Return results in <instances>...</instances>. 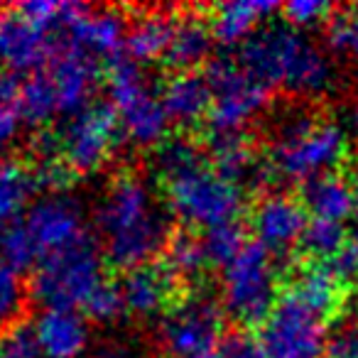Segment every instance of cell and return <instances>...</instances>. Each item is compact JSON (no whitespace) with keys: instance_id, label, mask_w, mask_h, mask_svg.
<instances>
[{"instance_id":"cell-1","label":"cell","mask_w":358,"mask_h":358,"mask_svg":"<svg viewBox=\"0 0 358 358\" xmlns=\"http://www.w3.org/2000/svg\"><path fill=\"white\" fill-rule=\"evenodd\" d=\"M155 172L164 187L167 211L196 231L238 221L245 189L219 172L192 140L169 138L155 150Z\"/></svg>"},{"instance_id":"cell-2","label":"cell","mask_w":358,"mask_h":358,"mask_svg":"<svg viewBox=\"0 0 358 358\" xmlns=\"http://www.w3.org/2000/svg\"><path fill=\"white\" fill-rule=\"evenodd\" d=\"M101 253L120 270L150 265L169 243V211L143 177L120 174L94 211Z\"/></svg>"},{"instance_id":"cell-3","label":"cell","mask_w":358,"mask_h":358,"mask_svg":"<svg viewBox=\"0 0 358 358\" xmlns=\"http://www.w3.org/2000/svg\"><path fill=\"white\" fill-rule=\"evenodd\" d=\"M343 285L327 265H309L282 289L260 324V343L270 358H324L331 343V322L341 307Z\"/></svg>"},{"instance_id":"cell-4","label":"cell","mask_w":358,"mask_h":358,"mask_svg":"<svg viewBox=\"0 0 358 358\" xmlns=\"http://www.w3.org/2000/svg\"><path fill=\"white\" fill-rule=\"evenodd\" d=\"M238 64L268 89L317 99L334 86V62L324 47L289 25H265L238 50Z\"/></svg>"},{"instance_id":"cell-5","label":"cell","mask_w":358,"mask_h":358,"mask_svg":"<svg viewBox=\"0 0 358 358\" xmlns=\"http://www.w3.org/2000/svg\"><path fill=\"white\" fill-rule=\"evenodd\" d=\"M348 150V133L338 120L294 113L280 120L270 140L268 167L285 182L309 185L331 174Z\"/></svg>"},{"instance_id":"cell-6","label":"cell","mask_w":358,"mask_h":358,"mask_svg":"<svg viewBox=\"0 0 358 358\" xmlns=\"http://www.w3.org/2000/svg\"><path fill=\"white\" fill-rule=\"evenodd\" d=\"M106 258L91 236L45 258L35 268L30 292L45 309L84 312L86 302L106 282Z\"/></svg>"},{"instance_id":"cell-7","label":"cell","mask_w":358,"mask_h":358,"mask_svg":"<svg viewBox=\"0 0 358 358\" xmlns=\"http://www.w3.org/2000/svg\"><path fill=\"white\" fill-rule=\"evenodd\" d=\"M106 89L110 99L108 106L113 108L120 133L128 143L155 150L167 143L172 120L164 110L159 91H155L148 74L135 62L128 57L110 62Z\"/></svg>"},{"instance_id":"cell-8","label":"cell","mask_w":358,"mask_h":358,"mask_svg":"<svg viewBox=\"0 0 358 358\" xmlns=\"http://www.w3.org/2000/svg\"><path fill=\"white\" fill-rule=\"evenodd\" d=\"M278 255L248 243L226 268H221L219 304L224 314L245 327H260L280 299Z\"/></svg>"},{"instance_id":"cell-9","label":"cell","mask_w":358,"mask_h":358,"mask_svg":"<svg viewBox=\"0 0 358 358\" xmlns=\"http://www.w3.org/2000/svg\"><path fill=\"white\" fill-rule=\"evenodd\" d=\"M40 155H52L69 174H94L113 159L120 145V125L113 108L94 103L64 120L57 133L45 135Z\"/></svg>"},{"instance_id":"cell-10","label":"cell","mask_w":358,"mask_h":358,"mask_svg":"<svg viewBox=\"0 0 358 358\" xmlns=\"http://www.w3.org/2000/svg\"><path fill=\"white\" fill-rule=\"evenodd\" d=\"M224 336V309L204 292L185 294L157 322V343L167 358H194L216 351Z\"/></svg>"},{"instance_id":"cell-11","label":"cell","mask_w":358,"mask_h":358,"mask_svg":"<svg viewBox=\"0 0 358 358\" xmlns=\"http://www.w3.org/2000/svg\"><path fill=\"white\" fill-rule=\"evenodd\" d=\"M206 79L214 91L209 125L214 135L245 133L270 103V89L248 74L238 59H219L209 66Z\"/></svg>"},{"instance_id":"cell-12","label":"cell","mask_w":358,"mask_h":358,"mask_svg":"<svg viewBox=\"0 0 358 358\" xmlns=\"http://www.w3.org/2000/svg\"><path fill=\"white\" fill-rule=\"evenodd\" d=\"M40 71L45 76L52 99H55L59 118L66 120L94 106V96L101 86V69L96 57L86 55L66 42L64 47L59 45L55 57Z\"/></svg>"},{"instance_id":"cell-13","label":"cell","mask_w":358,"mask_h":358,"mask_svg":"<svg viewBox=\"0 0 358 358\" xmlns=\"http://www.w3.org/2000/svg\"><path fill=\"white\" fill-rule=\"evenodd\" d=\"M20 224L25 226L42 260L89 236L84 209L79 206V201L66 194H45L35 199Z\"/></svg>"},{"instance_id":"cell-14","label":"cell","mask_w":358,"mask_h":358,"mask_svg":"<svg viewBox=\"0 0 358 358\" xmlns=\"http://www.w3.org/2000/svg\"><path fill=\"white\" fill-rule=\"evenodd\" d=\"M59 50L55 32L22 15L20 8L0 10V64L10 74H35Z\"/></svg>"},{"instance_id":"cell-15","label":"cell","mask_w":358,"mask_h":358,"mask_svg":"<svg viewBox=\"0 0 358 358\" xmlns=\"http://www.w3.org/2000/svg\"><path fill=\"white\" fill-rule=\"evenodd\" d=\"M307 226L309 214L302 199L282 192L265 194L250 214V231L255 236V243L278 258L302 245Z\"/></svg>"},{"instance_id":"cell-16","label":"cell","mask_w":358,"mask_h":358,"mask_svg":"<svg viewBox=\"0 0 358 358\" xmlns=\"http://www.w3.org/2000/svg\"><path fill=\"white\" fill-rule=\"evenodd\" d=\"M69 35V45L86 52L91 57H113L125 47L128 25L125 17L113 8H89L79 3H69L64 27Z\"/></svg>"},{"instance_id":"cell-17","label":"cell","mask_w":358,"mask_h":358,"mask_svg":"<svg viewBox=\"0 0 358 358\" xmlns=\"http://www.w3.org/2000/svg\"><path fill=\"white\" fill-rule=\"evenodd\" d=\"M42 358H86L91 322L74 309H42L30 327Z\"/></svg>"},{"instance_id":"cell-18","label":"cell","mask_w":358,"mask_h":358,"mask_svg":"<svg viewBox=\"0 0 358 358\" xmlns=\"http://www.w3.org/2000/svg\"><path fill=\"white\" fill-rule=\"evenodd\" d=\"M179 280L167 268L157 263L143 265V268L128 270L120 280V294H123L125 314L138 319L162 317L177 299Z\"/></svg>"},{"instance_id":"cell-19","label":"cell","mask_w":358,"mask_h":358,"mask_svg":"<svg viewBox=\"0 0 358 358\" xmlns=\"http://www.w3.org/2000/svg\"><path fill=\"white\" fill-rule=\"evenodd\" d=\"M164 110L169 120L182 128H194L201 120H209L211 101L214 91L206 79V74L199 71H177L172 74L159 89Z\"/></svg>"},{"instance_id":"cell-20","label":"cell","mask_w":358,"mask_h":358,"mask_svg":"<svg viewBox=\"0 0 358 358\" xmlns=\"http://www.w3.org/2000/svg\"><path fill=\"white\" fill-rule=\"evenodd\" d=\"M209 162L238 187H258L265 174H273L245 133L211 135Z\"/></svg>"},{"instance_id":"cell-21","label":"cell","mask_w":358,"mask_h":358,"mask_svg":"<svg viewBox=\"0 0 358 358\" xmlns=\"http://www.w3.org/2000/svg\"><path fill=\"white\" fill-rule=\"evenodd\" d=\"M282 8L270 0H231L224 6H216L209 25L214 40L224 47H243L265 22Z\"/></svg>"},{"instance_id":"cell-22","label":"cell","mask_w":358,"mask_h":358,"mask_svg":"<svg viewBox=\"0 0 358 358\" xmlns=\"http://www.w3.org/2000/svg\"><path fill=\"white\" fill-rule=\"evenodd\" d=\"M302 204L309 219L346 226V221L356 216V185L348 182L343 174H324L304 185Z\"/></svg>"},{"instance_id":"cell-23","label":"cell","mask_w":358,"mask_h":358,"mask_svg":"<svg viewBox=\"0 0 358 358\" xmlns=\"http://www.w3.org/2000/svg\"><path fill=\"white\" fill-rule=\"evenodd\" d=\"M214 42L216 40L211 25L201 20L199 15L174 17L172 40H169L164 62L177 71H196V66H201L209 59Z\"/></svg>"},{"instance_id":"cell-24","label":"cell","mask_w":358,"mask_h":358,"mask_svg":"<svg viewBox=\"0 0 358 358\" xmlns=\"http://www.w3.org/2000/svg\"><path fill=\"white\" fill-rule=\"evenodd\" d=\"M172 25L174 17L164 15V13H145L128 27V37H125L123 47L125 57L138 66L164 59L169 50V40H172Z\"/></svg>"},{"instance_id":"cell-25","label":"cell","mask_w":358,"mask_h":358,"mask_svg":"<svg viewBox=\"0 0 358 358\" xmlns=\"http://www.w3.org/2000/svg\"><path fill=\"white\" fill-rule=\"evenodd\" d=\"M40 189L35 172L13 159L0 162V229L20 221L32 206V196Z\"/></svg>"},{"instance_id":"cell-26","label":"cell","mask_w":358,"mask_h":358,"mask_svg":"<svg viewBox=\"0 0 358 358\" xmlns=\"http://www.w3.org/2000/svg\"><path fill=\"white\" fill-rule=\"evenodd\" d=\"M164 268L177 280H194L209 268L201 238L194 234H177L164 248Z\"/></svg>"},{"instance_id":"cell-27","label":"cell","mask_w":358,"mask_h":358,"mask_svg":"<svg viewBox=\"0 0 358 358\" xmlns=\"http://www.w3.org/2000/svg\"><path fill=\"white\" fill-rule=\"evenodd\" d=\"M27 297H30V289L22 273L0 263V334H10L13 329L20 327Z\"/></svg>"},{"instance_id":"cell-28","label":"cell","mask_w":358,"mask_h":358,"mask_svg":"<svg viewBox=\"0 0 358 358\" xmlns=\"http://www.w3.org/2000/svg\"><path fill=\"white\" fill-rule=\"evenodd\" d=\"M201 245H204L206 260H209V268H226L241 250L248 245L245 241V226L241 221H229V224H221L216 229H209L199 236Z\"/></svg>"},{"instance_id":"cell-29","label":"cell","mask_w":358,"mask_h":358,"mask_svg":"<svg viewBox=\"0 0 358 358\" xmlns=\"http://www.w3.org/2000/svg\"><path fill=\"white\" fill-rule=\"evenodd\" d=\"M0 263L10 265L17 273L37 268L42 263L35 243H32V238L27 236L25 226L20 221L0 229Z\"/></svg>"},{"instance_id":"cell-30","label":"cell","mask_w":358,"mask_h":358,"mask_svg":"<svg viewBox=\"0 0 358 358\" xmlns=\"http://www.w3.org/2000/svg\"><path fill=\"white\" fill-rule=\"evenodd\" d=\"M348 229L343 224H334V221H317L309 219V226L304 231L302 250L307 255L327 263L338 248L348 241Z\"/></svg>"},{"instance_id":"cell-31","label":"cell","mask_w":358,"mask_h":358,"mask_svg":"<svg viewBox=\"0 0 358 358\" xmlns=\"http://www.w3.org/2000/svg\"><path fill=\"white\" fill-rule=\"evenodd\" d=\"M329 47L336 55L358 62V8H343L331 15L327 25Z\"/></svg>"},{"instance_id":"cell-32","label":"cell","mask_w":358,"mask_h":358,"mask_svg":"<svg viewBox=\"0 0 358 358\" xmlns=\"http://www.w3.org/2000/svg\"><path fill=\"white\" fill-rule=\"evenodd\" d=\"M282 20L285 25H289L292 30H312L317 25H324L331 20L334 10L331 3H324V0H292L287 6H282Z\"/></svg>"},{"instance_id":"cell-33","label":"cell","mask_w":358,"mask_h":358,"mask_svg":"<svg viewBox=\"0 0 358 358\" xmlns=\"http://www.w3.org/2000/svg\"><path fill=\"white\" fill-rule=\"evenodd\" d=\"M20 84L15 74L0 76V135L8 140L15 138L22 125V108H20Z\"/></svg>"},{"instance_id":"cell-34","label":"cell","mask_w":358,"mask_h":358,"mask_svg":"<svg viewBox=\"0 0 358 358\" xmlns=\"http://www.w3.org/2000/svg\"><path fill=\"white\" fill-rule=\"evenodd\" d=\"M84 312H86V319H89V322H99V324L118 322V319L125 314V304H123V294H120V285L106 280V282L94 292V297L86 302ZM84 312H81V314H84Z\"/></svg>"},{"instance_id":"cell-35","label":"cell","mask_w":358,"mask_h":358,"mask_svg":"<svg viewBox=\"0 0 358 358\" xmlns=\"http://www.w3.org/2000/svg\"><path fill=\"white\" fill-rule=\"evenodd\" d=\"M329 273L346 287V285L358 282V231L348 236V241L324 263Z\"/></svg>"},{"instance_id":"cell-36","label":"cell","mask_w":358,"mask_h":358,"mask_svg":"<svg viewBox=\"0 0 358 358\" xmlns=\"http://www.w3.org/2000/svg\"><path fill=\"white\" fill-rule=\"evenodd\" d=\"M0 358H42L30 329L17 327L0 338Z\"/></svg>"},{"instance_id":"cell-37","label":"cell","mask_w":358,"mask_h":358,"mask_svg":"<svg viewBox=\"0 0 358 358\" xmlns=\"http://www.w3.org/2000/svg\"><path fill=\"white\" fill-rule=\"evenodd\" d=\"M219 353L221 358H270L260 338H253L248 334H236V336L226 338Z\"/></svg>"},{"instance_id":"cell-38","label":"cell","mask_w":358,"mask_h":358,"mask_svg":"<svg viewBox=\"0 0 358 358\" xmlns=\"http://www.w3.org/2000/svg\"><path fill=\"white\" fill-rule=\"evenodd\" d=\"M329 358H358V317L331 336Z\"/></svg>"},{"instance_id":"cell-39","label":"cell","mask_w":358,"mask_h":358,"mask_svg":"<svg viewBox=\"0 0 358 358\" xmlns=\"http://www.w3.org/2000/svg\"><path fill=\"white\" fill-rule=\"evenodd\" d=\"M341 125L346 128L348 135H356V138H358V99L351 101V103H348L346 108H343Z\"/></svg>"},{"instance_id":"cell-40","label":"cell","mask_w":358,"mask_h":358,"mask_svg":"<svg viewBox=\"0 0 358 358\" xmlns=\"http://www.w3.org/2000/svg\"><path fill=\"white\" fill-rule=\"evenodd\" d=\"M96 358H140V356L125 346H106L96 353Z\"/></svg>"},{"instance_id":"cell-41","label":"cell","mask_w":358,"mask_h":358,"mask_svg":"<svg viewBox=\"0 0 358 358\" xmlns=\"http://www.w3.org/2000/svg\"><path fill=\"white\" fill-rule=\"evenodd\" d=\"M8 143H10V140H8V138H3V135H0V162H3V152H6Z\"/></svg>"},{"instance_id":"cell-42","label":"cell","mask_w":358,"mask_h":358,"mask_svg":"<svg viewBox=\"0 0 358 358\" xmlns=\"http://www.w3.org/2000/svg\"><path fill=\"white\" fill-rule=\"evenodd\" d=\"M194 358H221L219 351H209V353H201V356H194Z\"/></svg>"},{"instance_id":"cell-43","label":"cell","mask_w":358,"mask_h":358,"mask_svg":"<svg viewBox=\"0 0 358 358\" xmlns=\"http://www.w3.org/2000/svg\"><path fill=\"white\" fill-rule=\"evenodd\" d=\"M356 216H358V182H356Z\"/></svg>"}]
</instances>
